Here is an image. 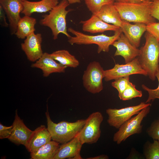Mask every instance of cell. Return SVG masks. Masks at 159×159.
<instances>
[{"label": "cell", "mask_w": 159, "mask_h": 159, "mask_svg": "<svg viewBox=\"0 0 159 159\" xmlns=\"http://www.w3.org/2000/svg\"><path fill=\"white\" fill-rule=\"evenodd\" d=\"M152 2L151 0H145L139 3L115 1L114 4L122 20L147 25L156 22L155 19L151 14Z\"/></svg>", "instance_id": "cell-1"}, {"label": "cell", "mask_w": 159, "mask_h": 159, "mask_svg": "<svg viewBox=\"0 0 159 159\" xmlns=\"http://www.w3.org/2000/svg\"><path fill=\"white\" fill-rule=\"evenodd\" d=\"M144 37L145 43L140 49L138 57L142 67L146 72L147 76L152 81L155 80L159 65V42L146 31Z\"/></svg>", "instance_id": "cell-2"}, {"label": "cell", "mask_w": 159, "mask_h": 159, "mask_svg": "<svg viewBox=\"0 0 159 159\" xmlns=\"http://www.w3.org/2000/svg\"><path fill=\"white\" fill-rule=\"evenodd\" d=\"M45 114L47 129L51 135L52 139L61 144L70 141L76 136L86 122V119H81L74 122L63 121L56 123L51 119L48 109Z\"/></svg>", "instance_id": "cell-3"}, {"label": "cell", "mask_w": 159, "mask_h": 159, "mask_svg": "<svg viewBox=\"0 0 159 159\" xmlns=\"http://www.w3.org/2000/svg\"><path fill=\"white\" fill-rule=\"evenodd\" d=\"M69 4L67 0H62L49 11L48 14L45 15L40 21L41 25L51 29L54 40L57 39L60 33L66 35L68 38L71 37L67 32L66 21L67 15L72 10L66 9Z\"/></svg>", "instance_id": "cell-4"}, {"label": "cell", "mask_w": 159, "mask_h": 159, "mask_svg": "<svg viewBox=\"0 0 159 159\" xmlns=\"http://www.w3.org/2000/svg\"><path fill=\"white\" fill-rule=\"evenodd\" d=\"M67 30L74 35L68 38V41L70 44H96L98 46L97 52L98 54L102 52H108L110 46L118 39L122 33L120 27L112 36H107L103 34L96 35H87L71 27L68 28Z\"/></svg>", "instance_id": "cell-5"}, {"label": "cell", "mask_w": 159, "mask_h": 159, "mask_svg": "<svg viewBox=\"0 0 159 159\" xmlns=\"http://www.w3.org/2000/svg\"><path fill=\"white\" fill-rule=\"evenodd\" d=\"M150 106L142 109L139 113L124 122L114 134L113 140L120 144L130 136L141 132V122L150 112Z\"/></svg>", "instance_id": "cell-6"}, {"label": "cell", "mask_w": 159, "mask_h": 159, "mask_svg": "<svg viewBox=\"0 0 159 159\" xmlns=\"http://www.w3.org/2000/svg\"><path fill=\"white\" fill-rule=\"evenodd\" d=\"M104 76L105 70L99 62L95 61L90 62L83 75L84 87L91 93H99L103 88L102 80Z\"/></svg>", "instance_id": "cell-7"}, {"label": "cell", "mask_w": 159, "mask_h": 159, "mask_svg": "<svg viewBox=\"0 0 159 159\" xmlns=\"http://www.w3.org/2000/svg\"><path fill=\"white\" fill-rule=\"evenodd\" d=\"M103 117L99 112L91 113L86 119L85 123L78 134L82 144L96 143L100 137L101 124Z\"/></svg>", "instance_id": "cell-8"}, {"label": "cell", "mask_w": 159, "mask_h": 159, "mask_svg": "<svg viewBox=\"0 0 159 159\" xmlns=\"http://www.w3.org/2000/svg\"><path fill=\"white\" fill-rule=\"evenodd\" d=\"M151 104L141 102L139 104L120 109L108 108L106 110L108 115L107 122L109 125L117 129L125 122L136 115L144 108L150 106Z\"/></svg>", "instance_id": "cell-9"}, {"label": "cell", "mask_w": 159, "mask_h": 159, "mask_svg": "<svg viewBox=\"0 0 159 159\" xmlns=\"http://www.w3.org/2000/svg\"><path fill=\"white\" fill-rule=\"evenodd\" d=\"M134 74L147 76L146 72L141 66L138 57L125 64H116L113 68L105 70L104 78L105 81H108Z\"/></svg>", "instance_id": "cell-10"}, {"label": "cell", "mask_w": 159, "mask_h": 159, "mask_svg": "<svg viewBox=\"0 0 159 159\" xmlns=\"http://www.w3.org/2000/svg\"><path fill=\"white\" fill-rule=\"evenodd\" d=\"M0 5L8 20L11 34H15L23 9V0H0Z\"/></svg>", "instance_id": "cell-11"}, {"label": "cell", "mask_w": 159, "mask_h": 159, "mask_svg": "<svg viewBox=\"0 0 159 159\" xmlns=\"http://www.w3.org/2000/svg\"><path fill=\"white\" fill-rule=\"evenodd\" d=\"M42 42V34L34 33L27 36L21 44V48L30 61L36 62L43 54Z\"/></svg>", "instance_id": "cell-12"}, {"label": "cell", "mask_w": 159, "mask_h": 159, "mask_svg": "<svg viewBox=\"0 0 159 159\" xmlns=\"http://www.w3.org/2000/svg\"><path fill=\"white\" fill-rule=\"evenodd\" d=\"M112 45L116 48L114 56L122 57L125 60V63L132 61L138 57L140 54V49L133 46L122 32Z\"/></svg>", "instance_id": "cell-13"}, {"label": "cell", "mask_w": 159, "mask_h": 159, "mask_svg": "<svg viewBox=\"0 0 159 159\" xmlns=\"http://www.w3.org/2000/svg\"><path fill=\"white\" fill-rule=\"evenodd\" d=\"M12 125V131L8 139L16 144L23 145L25 146L33 131L26 126L18 116L17 110Z\"/></svg>", "instance_id": "cell-14"}, {"label": "cell", "mask_w": 159, "mask_h": 159, "mask_svg": "<svg viewBox=\"0 0 159 159\" xmlns=\"http://www.w3.org/2000/svg\"><path fill=\"white\" fill-rule=\"evenodd\" d=\"M31 67L41 69L43 76L45 77L52 73H64L67 67L57 62L51 54L47 52L43 53L39 59L32 64Z\"/></svg>", "instance_id": "cell-15"}, {"label": "cell", "mask_w": 159, "mask_h": 159, "mask_svg": "<svg viewBox=\"0 0 159 159\" xmlns=\"http://www.w3.org/2000/svg\"><path fill=\"white\" fill-rule=\"evenodd\" d=\"M78 134L70 141L59 146L53 159H81L80 152L82 145Z\"/></svg>", "instance_id": "cell-16"}, {"label": "cell", "mask_w": 159, "mask_h": 159, "mask_svg": "<svg viewBox=\"0 0 159 159\" xmlns=\"http://www.w3.org/2000/svg\"><path fill=\"white\" fill-rule=\"evenodd\" d=\"M146 26V25L143 23H136L132 24L123 20L120 28L122 32L130 42L138 48L140 46L142 35L147 31Z\"/></svg>", "instance_id": "cell-17"}, {"label": "cell", "mask_w": 159, "mask_h": 159, "mask_svg": "<svg viewBox=\"0 0 159 159\" xmlns=\"http://www.w3.org/2000/svg\"><path fill=\"white\" fill-rule=\"evenodd\" d=\"M80 23L82 24L83 31L92 34L102 33L107 31L115 32L120 28L105 22L94 14H92L87 20L80 21Z\"/></svg>", "instance_id": "cell-18"}, {"label": "cell", "mask_w": 159, "mask_h": 159, "mask_svg": "<svg viewBox=\"0 0 159 159\" xmlns=\"http://www.w3.org/2000/svg\"><path fill=\"white\" fill-rule=\"evenodd\" d=\"M52 139L51 135L47 128L42 125L33 131L25 147L31 153L50 142Z\"/></svg>", "instance_id": "cell-19"}, {"label": "cell", "mask_w": 159, "mask_h": 159, "mask_svg": "<svg viewBox=\"0 0 159 159\" xmlns=\"http://www.w3.org/2000/svg\"><path fill=\"white\" fill-rule=\"evenodd\" d=\"M59 3V0H41L37 1L23 0L24 8L21 13L30 16L34 13H45L49 11Z\"/></svg>", "instance_id": "cell-20"}, {"label": "cell", "mask_w": 159, "mask_h": 159, "mask_svg": "<svg viewBox=\"0 0 159 159\" xmlns=\"http://www.w3.org/2000/svg\"><path fill=\"white\" fill-rule=\"evenodd\" d=\"M95 15L107 23L121 26L123 20L114 3L103 5Z\"/></svg>", "instance_id": "cell-21"}, {"label": "cell", "mask_w": 159, "mask_h": 159, "mask_svg": "<svg viewBox=\"0 0 159 159\" xmlns=\"http://www.w3.org/2000/svg\"><path fill=\"white\" fill-rule=\"evenodd\" d=\"M36 19L30 16H25L21 17L17 25L15 34L19 39H24L31 34L34 33Z\"/></svg>", "instance_id": "cell-22"}, {"label": "cell", "mask_w": 159, "mask_h": 159, "mask_svg": "<svg viewBox=\"0 0 159 159\" xmlns=\"http://www.w3.org/2000/svg\"><path fill=\"white\" fill-rule=\"evenodd\" d=\"M59 143L50 141L37 150L30 153L31 159H53L59 148Z\"/></svg>", "instance_id": "cell-23"}, {"label": "cell", "mask_w": 159, "mask_h": 159, "mask_svg": "<svg viewBox=\"0 0 159 159\" xmlns=\"http://www.w3.org/2000/svg\"><path fill=\"white\" fill-rule=\"evenodd\" d=\"M56 61L67 67L75 68L79 66L80 62L75 57L66 50H58L51 54Z\"/></svg>", "instance_id": "cell-24"}, {"label": "cell", "mask_w": 159, "mask_h": 159, "mask_svg": "<svg viewBox=\"0 0 159 159\" xmlns=\"http://www.w3.org/2000/svg\"><path fill=\"white\" fill-rule=\"evenodd\" d=\"M143 152L146 159H159V141L154 140L153 143L147 142Z\"/></svg>", "instance_id": "cell-25"}, {"label": "cell", "mask_w": 159, "mask_h": 159, "mask_svg": "<svg viewBox=\"0 0 159 159\" xmlns=\"http://www.w3.org/2000/svg\"><path fill=\"white\" fill-rule=\"evenodd\" d=\"M142 96L141 91L137 90L135 85L130 82L128 86L119 97L120 99L123 101L131 100L137 97H141Z\"/></svg>", "instance_id": "cell-26"}, {"label": "cell", "mask_w": 159, "mask_h": 159, "mask_svg": "<svg viewBox=\"0 0 159 159\" xmlns=\"http://www.w3.org/2000/svg\"><path fill=\"white\" fill-rule=\"evenodd\" d=\"M88 10L92 14H95L100 11L102 6L106 4H113V0H84Z\"/></svg>", "instance_id": "cell-27"}, {"label": "cell", "mask_w": 159, "mask_h": 159, "mask_svg": "<svg viewBox=\"0 0 159 159\" xmlns=\"http://www.w3.org/2000/svg\"><path fill=\"white\" fill-rule=\"evenodd\" d=\"M111 83L112 86L118 91L120 97L128 86L130 82V76H126L117 79Z\"/></svg>", "instance_id": "cell-28"}, {"label": "cell", "mask_w": 159, "mask_h": 159, "mask_svg": "<svg viewBox=\"0 0 159 159\" xmlns=\"http://www.w3.org/2000/svg\"><path fill=\"white\" fill-rule=\"evenodd\" d=\"M156 77L158 79L159 83L158 86L157 88L154 89H151L148 87L144 84L142 85L143 89L147 91L148 94V97L145 102L146 103L153 101L156 99H159V65L156 74Z\"/></svg>", "instance_id": "cell-29"}, {"label": "cell", "mask_w": 159, "mask_h": 159, "mask_svg": "<svg viewBox=\"0 0 159 159\" xmlns=\"http://www.w3.org/2000/svg\"><path fill=\"white\" fill-rule=\"evenodd\" d=\"M147 132L153 140L159 141V118L154 120L148 128Z\"/></svg>", "instance_id": "cell-30"}, {"label": "cell", "mask_w": 159, "mask_h": 159, "mask_svg": "<svg viewBox=\"0 0 159 159\" xmlns=\"http://www.w3.org/2000/svg\"><path fill=\"white\" fill-rule=\"evenodd\" d=\"M147 31L159 42V22H153L146 25Z\"/></svg>", "instance_id": "cell-31"}, {"label": "cell", "mask_w": 159, "mask_h": 159, "mask_svg": "<svg viewBox=\"0 0 159 159\" xmlns=\"http://www.w3.org/2000/svg\"><path fill=\"white\" fill-rule=\"evenodd\" d=\"M12 125L6 126L0 123V139L8 138L12 131Z\"/></svg>", "instance_id": "cell-32"}, {"label": "cell", "mask_w": 159, "mask_h": 159, "mask_svg": "<svg viewBox=\"0 0 159 159\" xmlns=\"http://www.w3.org/2000/svg\"><path fill=\"white\" fill-rule=\"evenodd\" d=\"M150 7L151 16L159 21V0H151Z\"/></svg>", "instance_id": "cell-33"}, {"label": "cell", "mask_w": 159, "mask_h": 159, "mask_svg": "<svg viewBox=\"0 0 159 159\" xmlns=\"http://www.w3.org/2000/svg\"><path fill=\"white\" fill-rule=\"evenodd\" d=\"M5 12L1 7L0 6V24L3 26L7 27L9 24L7 22Z\"/></svg>", "instance_id": "cell-34"}, {"label": "cell", "mask_w": 159, "mask_h": 159, "mask_svg": "<svg viewBox=\"0 0 159 159\" xmlns=\"http://www.w3.org/2000/svg\"><path fill=\"white\" fill-rule=\"evenodd\" d=\"M109 157L107 155H101L93 157H90L87 158V159H107Z\"/></svg>", "instance_id": "cell-35"}, {"label": "cell", "mask_w": 159, "mask_h": 159, "mask_svg": "<svg viewBox=\"0 0 159 159\" xmlns=\"http://www.w3.org/2000/svg\"><path fill=\"white\" fill-rule=\"evenodd\" d=\"M69 4L80 3L82 0H67Z\"/></svg>", "instance_id": "cell-36"}, {"label": "cell", "mask_w": 159, "mask_h": 159, "mask_svg": "<svg viewBox=\"0 0 159 159\" xmlns=\"http://www.w3.org/2000/svg\"><path fill=\"white\" fill-rule=\"evenodd\" d=\"M145 0H129V2L132 3H139L144 1Z\"/></svg>", "instance_id": "cell-37"}, {"label": "cell", "mask_w": 159, "mask_h": 159, "mask_svg": "<svg viewBox=\"0 0 159 159\" xmlns=\"http://www.w3.org/2000/svg\"><path fill=\"white\" fill-rule=\"evenodd\" d=\"M114 1L122 2H129V0H113Z\"/></svg>", "instance_id": "cell-38"}]
</instances>
